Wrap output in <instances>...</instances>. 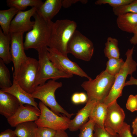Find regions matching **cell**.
<instances>
[{
	"label": "cell",
	"mask_w": 137,
	"mask_h": 137,
	"mask_svg": "<svg viewBox=\"0 0 137 137\" xmlns=\"http://www.w3.org/2000/svg\"><path fill=\"white\" fill-rule=\"evenodd\" d=\"M71 100L72 102L75 104H80L79 93H76L73 94L71 97Z\"/></svg>",
	"instance_id": "cell-37"
},
{
	"label": "cell",
	"mask_w": 137,
	"mask_h": 137,
	"mask_svg": "<svg viewBox=\"0 0 137 137\" xmlns=\"http://www.w3.org/2000/svg\"><path fill=\"white\" fill-rule=\"evenodd\" d=\"M80 104H83L87 102L88 100V96L85 93L83 92L79 93Z\"/></svg>",
	"instance_id": "cell-39"
},
{
	"label": "cell",
	"mask_w": 137,
	"mask_h": 137,
	"mask_svg": "<svg viewBox=\"0 0 137 137\" xmlns=\"http://www.w3.org/2000/svg\"><path fill=\"white\" fill-rule=\"evenodd\" d=\"M125 62L121 58H109L105 70L110 75L115 76L120 72Z\"/></svg>",
	"instance_id": "cell-26"
},
{
	"label": "cell",
	"mask_w": 137,
	"mask_h": 137,
	"mask_svg": "<svg viewBox=\"0 0 137 137\" xmlns=\"http://www.w3.org/2000/svg\"><path fill=\"white\" fill-rule=\"evenodd\" d=\"M115 79V76L110 75L105 70L95 79L91 78L82 82L81 86L86 92L88 101L103 102L110 93Z\"/></svg>",
	"instance_id": "cell-3"
},
{
	"label": "cell",
	"mask_w": 137,
	"mask_h": 137,
	"mask_svg": "<svg viewBox=\"0 0 137 137\" xmlns=\"http://www.w3.org/2000/svg\"><path fill=\"white\" fill-rule=\"evenodd\" d=\"M37 8L33 7L27 11H19L11 22L9 33H24L31 30L35 22L31 21L30 18L37 11Z\"/></svg>",
	"instance_id": "cell-14"
},
{
	"label": "cell",
	"mask_w": 137,
	"mask_h": 137,
	"mask_svg": "<svg viewBox=\"0 0 137 137\" xmlns=\"http://www.w3.org/2000/svg\"><path fill=\"white\" fill-rule=\"evenodd\" d=\"M56 131L49 128L38 127L36 130V137H54Z\"/></svg>",
	"instance_id": "cell-31"
},
{
	"label": "cell",
	"mask_w": 137,
	"mask_h": 137,
	"mask_svg": "<svg viewBox=\"0 0 137 137\" xmlns=\"http://www.w3.org/2000/svg\"><path fill=\"white\" fill-rule=\"evenodd\" d=\"M95 124L93 119H89L80 129L79 137H94L93 132Z\"/></svg>",
	"instance_id": "cell-29"
},
{
	"label": "cell",
	"mask_w": 137,
	"mask_h": 137,
	"mask_svg": "<svg viewBox=\"0 0 137 137\" xmlns=\"http://www.w3.org/2000/svg\"><path fill=\"white\" fill-rule=\"evenodd\" d=\"M133 35L130 40V43L134 45L137 44V27L133 33Z\"/></svg>",
	"instance_id": "cell-41"
},
{
	"label": "cell",
	"mask_w": 137,
	"mask_h": 137,
	"mask_svg": "<svg viewBox=\"0 0 137 137\" xmlns=\"http://www.w3.org/2000/svg\"><path fill=\"white\" fill-rule=\"evenodd\" d=\"M54 137H68V136L64 130H59L56 131Z\"/></svg>",
	"instance_id": "cell-40"
},
{
	"label": "cell",
	"mask_w": 137,
	"mask_h": 137,
	"mask_svg": "<svg viewBox=\"0 0 137 137\" xmlns=\"http://www.w3.org/2000/svg\"><path fill=\"white\" fill-rule=\"evenodd\" d=\"M20 104L13 95L0 90V114L7 119L15 113Z\"/></svg>",
	"instance_id": "cell-15"
},
{
	"label": "cell",
	"mask_w": 137,
	"mask_h": 137,
	"mask_svg": "<svg viewBox=\"0 0 137 137\" xmlns=\"http://www.w3.org/2000/svg\"><path fill=\"white\" fill-rule=\"evenodd\" d=\"M137 85V79L131 76L129 80L126 82L125 86L129 85Z\"/></svg>",
	"instance_id": "cell-38"
},
{
	"label": "cell",
	"mask_w": 137,
	"mask_h": 137,
	"mask_svg": "<svg viewBox=\"0 0 137 137\" xmlns=\"http://www.w3.org/2000/svg\"><path fill=\"white\" fill-rule=\"evenodd\" d=\"M24 33L22 32L11 33L10 52L14 67L13 77L16 76L21 64L27 60L28 57L25 52Z\"/></svg>",
	"instance_id": "cell-12"
},
{
	"label": "cell",
	"mask_w": 137,
	"mask_h": 137,
	"mask_svg": "<svg viewBox=\"0 0 137 137\" xmlns=\"http://www.w3.org/2000/svg\"><path fill=\"white\" fill-rule=\"evenodd\" d=\"M48 47L42 49L38 51L39 60L37 76L35 83L36 88L43 85L48 80H55L61 78H69L73 75L60 70L54 65L48 57Z\"/></svg>",
	"instance_id": "cell-6"
},
{
	"label": "cell",
	"mask_w": 137,
	"mask_h": 137,
	"mask_svg": "<svg viewBox=\"0 0 137 137\" xmlns=\"http://www.w3.org/2000/svg\"><path fill=\"white\" fill-rule=\"evenodd\" d=\"M133 0H97L95 2V4L101 5L108 4L113 8L122 6L130 4Z\"/></svg>",
	"instance_id": "cell-30"
},
{
	"label": "cell",
	"mask_w": 137,
	"mask_h": 137,
	"mask_svg": "<svg viewBox=\"0 0 137 137\" xmlns=\"http://www.w3.org/2000/svg\"><path fill=\"white\" fill-rule=\"evenodd\" d=\"M47 55L50 60L57 68L67 73L75 75L88 79L90 77L76 63L57 50L47 47Z\"/></svg>",
	"instance_id": "cell-10"
},
{
	"label": "cell",
	"mask_w": 137,
	"mask_h": 137,
	"mask_svg": "<svg viewBox=\"0 0 137 137\" xmlns=\"http://www.w3.org/2000/svg\"><path fill=\"white\" fill-rule=\"evenodd\" d=\"M2 91L9 93L15 97L22 104H29L39 108L38 104L30 94L23 89L13 78L12 84L10 87L1 89Z\"/></svg>",
	"instance_id": "cell-17"
},
{
	"label": "cell",
	"mask_w": 137,
	"mask_h": 137,
	"mask_svg": "<svg viewBox=\"0 0 137 137\" xmlns=\"http://www.w3.org/2000/svg\"><path fill=\"white\" fill-rule=\"evenodd\" d=\"M118 134V137H133L131 132L130 126L125 122Z\"/></svg>",
	"instance_id": "cell-34"
},
{
	"label": "cell",
	"mask_w": 137,
	"mask_h": 137,
	"mask_svg": "<svg viewBox=\"0 0 137 137\" xmlns=\"http://www.w3.org/2000/svg\"><path fill=\"white\" fill-rule=\"evenodd\" d=\"M62 85L61 82L50 80L44 84L37 87L31 94L34 98L40 100L57 114L60 115V113H62L70 118L76 114L68 112L58 104L55 98L56 91Z\"/></svg>",
	"instance_id": "cell-4"
},
{
	"label": "cell",
	"mask_w": 137,
	"mask_h": 137,
	"mask_svg": "<svg viewBox=\"0 0 137 137\" xmlns=\"http://www.w3.org/2000/svg\"><path fill=\"white\" fill-rule=\"evenodd\" d=\"M62 0H46L37 8V12L45 19L52 21L62 7Z\"/></svg>",
	"instance_id": "cell-18"
},
{
	"label": "cell",
	"mask_w": 137,
	"mask_h": 137,
	"mask_svg": "<svg viewBox=\"0 0 137 137\" xmlns=\"http://www.w3.org/2000/svg\"><path fill=\"white\" fill-rule=\"evenodd\" d=\"M107 106L103 102L97 101L89 118L93 119L96 124L102 128H105L104 123L107 114Z\"/></svg>",
	"instance_id": "cell-21"
},
{
	"label": "cell",
	"mask_w": 137,
	"mask_h": 137,
	"mask_svg": "<svg viewBox=\"0 0 137 137\" xmlns=\"http://www.w3.org/2000/svg\"><path fill=\"white\" fill-rule=\"evenodd\" d=\"M134 47L128 49L125 53L126 57L125 63L121 69L115 76V79L109 94L103 102L107 106L122 96L126 80L128 75H132L136 70L137 63L133 59Z\"/></svg>",
	"instance_id": "cell-5"
},
{
	"label": "cell",
	"mask_w": 137,
	"mask_h": 137,
	"mask_svg": "<svg viewBox=\"0 0 137 137\" xmlns=\"http://www.w3.org/2000/svg\"><path fill=\"white\" fill-rule=\"evenodd\" d=\"M38 61L36 59L28 57L21 64L14 79L24 90L31 94L36 87L35 83L37 76Z\"/></svg>",
	"instance_id": "cell-8"
},
{
	"label": "cell",
	"mask_w": 137,
	"mask_h": 137,
	"mask_svg": "<svg viewBox=\"0 0 137 137\" xmlns=\"http://www.w3.org/2000/svg\"><path fill=\"white\" fill-rule=\"evenodd\" d=\"M33 16L34 24L26 34L24 46L25 50L33 48L38 51L47 47L53 22L45 19L37 11Z\"/></svg>",
	"instance_id": "cell-1"
},
{
	"label": "cell",
	"mask_w": 137,
	"mask_h": 137,
	"mask_svg": "<svg viewBox=\"0 0 137 137\" xmlns=\"http://www.w3.org/2000/svg\"><path fill=\"white\" fill-rule=\"evenodd\" d=\"M112 9L114 14L117 16L128 13L137 14V0H133L130 4L122 6L113 8Z\"/></svg>",
	"instance_id": "cell-28"
},
{
	"label": "cell",
	"mask_w": 137,
	"mask_h": 137,
	"mask_svg": "<svg viewBox=\"0 0 137 137\" xmlns=\"http://www.w3.org/2000/svg\"><path fill=\"white\" fill-rule=\"evenodd\" d=\"M67 51L77 59L88 61L93 55L94 47L90 40L76 30L67 44Z\"/></svg>",
	"instance_id": "cell-7"
},
{
	"label": "cell",
	"mask_w": 137,
	"mask_h": 137,
	"mask_svg": "<svg viewBox=\"0 0 137 137\" xmlns=\"http://www.w3.org/2000/svg\"><path fill=\"white\" fill-rule=\"evenodd\" d=\"M94 137H118V134H111L105 128H102L95 124L94 133Z\"/></svg>",
	"instance_id": "cell-32"
},
{
	"label": "cell",
	"mask_w": 137,
	"mask_h": 137,
	"mask_svg": "<svg viewBox=\"0 0 137 137\" xmlns=\"http://www.w3.org/2000/svg\"><path fill=\"white\" fill-rule=\"evenodd\" d=\"M19 11L12 7L0 10V25L3 32L5 35L9 34L10 26L14 16Z\"/></svg>",
	"instance_id": "cell-23"
},
{
	"label": "cell",
	"mask_w": 137,
	"mask_h": 137,
	"mask_svg": "<svg viewBox=\"0 0 137 137\" xmlns=\"http://www.w3.org/2000/svg\"><path fill=\"white\" fill-rule=\"evenodd\" d=\"M78 2L83 4L87 3V0H62V7L67 8L70 7L72 5Z\"/></svg>",
	"instance_id": "cell-35"
},
{
	"label": "cell",
	"mask_w": 137,
	"mask_h": 137,
	"mask_svg": "<svg viewBox=\"0 0 137 137\" xmlns=\"http://www.w3.org/2000/svg\"><path fill=\"white\" fill-rule=\"evenodd\" d=\"M118 41L116 38L108 37L105 43L104 49L105 55L108 59L120 58V52L118 46Z\"/></svg>",
	"instance_id": "cell-25"
},
{
	"label": "cell",
	"mask_w": 137,
	"mask_h": 137,
	"mask_svg": "<svg viewBox=\"0 0 137 137\" xmlns=\"http://www.w3.org/2000/svg\"><path fill=\"white\" fill-rule=\"evenodd\" d=\"M7 5L10 8H15L22 11L28 6L39 7L43 2L41 0H7Z\"/></svg>",
	"instance_id": "cell-24"
},
{
	"label": "cell",
	"mask_w": 137,
	"mask_h": 137,
	"mask_svg": "<svg viewBox=\"0 0 137 137\" xmlns=\"http://www.w3.org/2000/svg\"><path fill=\"white\" fill-rule=\"evenodd\" d=\"M11 33L5 35L0 28V58L7 64L12 62L10 52Z\"/></svg>",
	"instance_id": "cell-20"
},
{
	"label": "cell",
	"mask_w": 137,
	"mask_h": 137,
	"mask_svg": "<svg viewBox=\"0 0 137 137\" xmlns=\"http://www.w3.org/2000/svg\"><path fill=\"white\" fill-rule=\"evenodd\" d=\"M77 26L75 21L68 19L58 20L53 22L47 46L67 56V44Z\"/></svg>",
	"instance_id": "cell-2"
},
{
	"label": "cell",
	"mask_w": 137,
	"mask_h": 137,
	"mask_svg": "<svg viewBox=\"0 0 137 137\" xmlns=\"http://www.w3.org/2000/svg\"><path fill=\"white\" fill-rule=\"evenodd\" d=\"M96 101L95 100H88L85 106L78 111L75 117L70 120L68 128L70 131L73 132L80 129L88 122Z\"/></svg>",
	"instance_id": "cell-16"
},
{
	"label": "cell",
	"mask_w": 137,
	"mask_h": 137,
	"mask_svg": "<svg viewBox=\"0 0 137 137\" xmlns=\"http://www.w3.org/2000/svg\"><path fill=\"white\" fill-rule=\"evenodd\" d=\"M14 130L17 137H36L38 127L34 121H28L20 123Z\"/></svg>",
	"instance_id": "cell-22"
},
{
	"label": "cell",
	"mask_w": 137,
	"mask_h": 137,
	"mask_svg": "<svg viewBox=\"0 0 137 137\" xmlns=\"http://www.w3.org/2000/svg\"><path fill=\"white\" fill-rule=\"evenodd\" d=\"M127 109L133 112L137 111V94L130 95L126 104Z\"/></svg>",
	"instance_id": "cell-33"
},
{
	"label": "cell",
	"mask_w": 137,
	"mask_h": 137,
	"mask_svg": "<svg viewBox=\"0 0 137 137\" xmlns=\"http://www.w3.org/2000/svg\"><path fill=\"white\" fill-rule=\"evenodd\" d=\"M3 60L0 58V88H8L12 84L9 71Z\"/></svg>",
	"instance_id": "cell-27"
},
{
	"label": "cell",
	"mask_w": 137,
	"mask_h": 137,
	"mask_svg": "<svg viewBox=\"0 0 137 137\" xmlns=\"http://www.w3.org/2000/svg\"><path fill=\"white\" fill-rule=\"evenodd\" d=\"M16 135L14 131L11 129H8L1 132L0 137H16Z\"/></svg>",
	"instance_id": "cell-36"
},
{
	"label": "cell",
	"mask_w": 137,
	"mask_h": 137,
	"mask_svg": "<svg viewBox=\"0 0 137 137\" xmlns=\"http://www.w3.org/2000/svg\"><path fill=\"white\" fill-rule=\"evenodd\" d=\"M41 112L31 105L21 104L15 113L7 119L8 124L12 127H16L19 124L28 121H34L39 118Z\"/></svg>",
	"instance_id": "cell-13"
},
{
	"label": "cell",
	"mask_w": 137,
	"mask_h": 137,
	"mask_svg": "<svg viewBox=\"0 0 137 137\" xmlns=\"http://www.w3.org/2000/svg\"><path fill=\"white\" fill-rule=\"evenodd\" d=\"M132 133L137 135V117L133 120L132 122Z\"/></svg>",
	"instance_id": "cell-42"
},
{
	"label": "cell",
	"mask_w": 137,
	"mask_h": 137,
	"mask_svg": "<svg viewBox=\"0 0 137 137\" xmlns=\"http://www.w3.org/2000/svg\"><path fill=\"white\" fill-rule=\"evenodd\" d=\"M41 113L38 119L35 122L38 127L50 128L58 131H65L68 129L70 118L64 114L59 115L50 110L42 102L39 103Z\"/></svg>",
	"instance_id": "cell-9"
},
{
	"label": "cell",
	"mask_w": 137,
	"mask_h": 137,
	"mask_svg": "<svg viewBox=\"0 0 137 137\" xmlns=\"http://www.w3.org/2000/svg\"><path fill=\"white\" fill-rule=\"evenodd\" d=\"M125 114L123 109L115 101L107 106V112L104 123L105 129L112 134L119 132L124 123Z\"/></svg>",
	"instance_id": "cell-11"
},
{
	"label": "cell",
	"mask_w": 137,
	"mask_h": 137,
	"mask_svg": "<svg viewBox=\"0 0 137 137\" xmlns=\"http://www.w3.org/2000/svg\"><path fill=\"white\" fill-rule=\"evenodd\" d=\"M116 22L122 31L133 33L137 27V14L128 13L119 15L117 16Z\"/></svg>",
	"instance_id": "cell-19"
}]
</instances>
